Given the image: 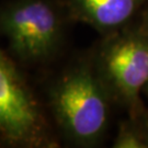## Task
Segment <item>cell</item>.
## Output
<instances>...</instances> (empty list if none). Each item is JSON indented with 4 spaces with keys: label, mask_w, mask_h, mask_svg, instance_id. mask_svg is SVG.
I'll use <instances>...</instances> for the list:
<instances>
[{
    "label": "cell",
    "mask_w": 148,
    "mask_h": 148,
    "mask_svg": "<svg viewBox=\"0 0 148 148\" xmlns=\"http://www.w3.org/2000/svg\"><path fill=\"white\" fill-rule=\"evenodd\" d=\"M110 95L93 60H80L67 68L48 90L54 120L69 142L82 147L102 140L109 125Z\"/></svg>",
    "instance_id": "cell-1"
},
{
    "label": "cell",
    "mask_w": 148,
    "mask_h": 148,
    "mask_svg": "<svg viewBox=\"0 0 148 148\" xmlns=\"http://www.w3.org/2000/svg\"><path fill=\"white\" fill-rule=\"evenodd\" d=\"M42 106L27 79L0 49V147H55Z\"/></svg>",
    "instance_id": "cell-2"
},
{
    "label": "cell",
    "mask_w": 148,
    "mask_h": 148,
    "mask_svg": "<svg viewBox=\"0 0 148 148\" xmlns=\"http://www.w3.org/2000/svg\"><path fill=\"white\" fill-rule=\"evenodd\" d=\"M93 58L110 98L131 110H139V93L148 84V36L137 30H120L106 36Z\"/></svg>",
    "instance_id": "cell-3"
},
{
    "label": "cell",
    "mask_w": 148,
    "mask_h": 148,
    "mask_svg": "<svg viewBox=\"0 0 148 148\" xmlns=\"http://www.w3.org/2000/svg\"><path fill=\"white\" fill-rule=\"evenodd\" d=\"M0 32L18 59L43 63L52 58L62 44L63 19L47 0H16L0 10Z\"/></svg>",
    "instance_id": "cell-4"
},
{
    "label": "cell",
    "mask_w": 148,
    "mask_h": 148,
    "mask_svg": "<svg viewBox=\"0 0 148 148\" xmlns=\"http://www.w3.org/2000/svg\"><path fill=\"white\" fill-rule=\"evenodd\" d=\"M148 0H68L69 16L104 36L122 30Z\"/></svg>",
    "instance_id": "cell-5"
},
{
    "label": "cell",
    "mask_w": 148,
    "mask_h": 148,
    "mask_svg": "<svg viewBox=\"0 0 148 148\" xmlns=\"http://www.w3.org/2000/svg\"><path fill=\"white\" fill-rule=\"evenodd\" d=\"M148 147L146 137L138 132L131 124H123L120 126L113 148H146Z\"/></svg>",
    "instance_id": "cell-6"
},
{
    "label": "cell",
    "mask_w": 148,
    "mask_h": 148,
    "mask_svg": "<svg viewBox=\"0 0 148 148\" xmlns=\"http://www.w3.org/2000/svg\"><path fill=\"white\" fill-rule=\"evenodd\" d=\"M139 29L146 34L148 36V10L144 11L143 16H142V22H140V25Z\"/></svg>",
    "instance_id": "cell-7"
},
{
    "label": "cell",
    "mask_w": 148,
    "mask_h": 148,
    "mask_svg": "<svg viewBox=\"0 0 148 148\" xmlns=\"http://www.w3.org/2000/svg\"><path fill=\"white\" fill-rule=\"evenodd\" d=\"M145 128H146V133H145V137H146V140H147V144H148V121L146 122V125H145Z\"/></svg>",
    "instance_id": "cell-8"
},
{
    "label": "cell",
    "mask_w": 148,
    "mask_h": 148,
    "mask_svg": "<svg viewBox=\"0 0 148 148\" xmlns=\"http://www.w3.org/2000/svg\"><path fill=\"white\" fill-rule=\"evenodd\" d=\"M144 90L146 91V95H147V97H148V84L146 85V87H145V89H144Z\"/></svg>",
    "instance_id": "cell-9"
}]
</instances>
